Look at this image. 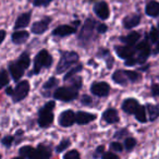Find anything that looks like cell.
Instances as JSON below:
<instances>
[{
  "mask_svg": "<svg viewBox=\"0 0 159 159\" xmlns=\"http://www.w3.org/2000/svg\"><path fill=\"white\" fill-rule=\"evenodd\" d=\"M139 107V104L136 99H134V98H126V99H124V102H122L121 108L125 113H129V115L133 113V115H134L135 111L137 110Z\"/></svg>",
  "mask_w": 159,
  "mask_h": 159,
  "instance_id": "18",
  "label": "cell"
},
{
  "mask_svg": "<svg viewBox=\"0 0 159 159\" xmlns=\"http://www.w3.org/2000/svg\"><path fill=\"white\" fill-rule=\"evenodd\" d=\"M126 130H123V131H119V132H117L116 133V135H115V137L116 139H120V137H122V136H124V135L126 134Z\"/></svg>",
  "mask_w": 159,
  "mask_h": 159,
  "instance_id": "44",
  "label": "cell"
},
{
  "mask_svg": "<svg viewBox=\"0 0 159 159\" xmlns=\"http://www.w3.org/2000/svg\"><path fill=\"white\" fill-rule=\"evenodd\" d=\"M13 92H14V89H12L11 86H8L7 89H6V94L9 96H12L13 95Z\"/></svg>",
  "mask_w": 159,
  "mask_h": 159,
  "instance_id": "45",
  "label": "cell"
},
{
  "mask_svg": "<svg viewBox=\"0 0 159 159\" xmlns=\"http://www.w3.org/2000/svg\"><path fill=\"white\" fill-rule=\"evenodd\" d=\"M12 159H23L22 157H14V158H12Z\"/></svg>",
  "mask_w": 159,
  "mask_h": 159,
  "instance_id": "48",
  "label": "cell"
},
{
  "mask_svg": "<svg viewBox=\"0 0 159 159\" xmlns=\"http://www.w3.org/2000/svg\"><path fill=\"white\" fill-rule=\"evenodd\" d=\"M13 141H14V137L13 136H11V135H7V136H5L2 139H1V143H2V145L5 146V147L9 148L10 146L12 145Z\"/></svg>",
  "mask_w": 159,
  "mask_h": 159,
  "instance_id": "36",
  "label": "cell"
},
{
  "mask_svg": "<svg viewBox=\"0 0 159 159\" xmlns=\"http://www.w3.org/2000/svg\"><path fill=\"white\" fill-rule=\"evenodd\" d=\"M149 39H150V42L154 43V44L159 42V29H157V27H155V26L152 27V30H150V32H149Z\"/></svg>",
  "mask_w": 159,
  "mask_h": 159,
  "instance_id": "29",
  "label": "cell"
},
{
  "mask_svg": "<svg viewBox=\"0 0 159 159\" xmlns=\"http://www.w3.org/2000/svg\"><path fill=\"white\" fill-rule=\"evenodd\" d=\"M5 38H6V31L5 30H1V43H3Z\"/></svg>",
  "mask_w": 159,
  "mask_h": 159,
  "instance_id": "46",
  "label": "cell"
},
{
  "mask_svg": "<svg viewBox=\"0 0 159 159\" xmlns=\"http://www.w3.org/2000/svg\"><path fill=\"white\" fill-rule=\"evenodd\" d=\"M145 13L148 16H152V18H157L159 16V2L156 0H149L147 3H146L145 7Z\"/></svg>",
  "mask_w": 159,
  "mask_h": 159,
  "instance_id": "21",
  "label": "cell"
},
{
  "mask_svg": "<svg viewBox=\"0 0 159 159\" xmlns=\"http://www.w3.org/2000/svg\"><path fill=\"white\" fill-rule=\"evenodd\" d=\"M136 50H137V52H139V58H137L139 63V64L145 63L147 58L149 57V55H150V46L147 40L145 39L139 43L136 46Z\"/></svg>",
  "mask_w": 159,
  "mask_h": 159,
  "instance_id": "13",
  "label": "cell"
},
{
  "mask_svg": "<svg viewBox=\"0 0 159 159\" xmlns=\"http://www.w3.org/2000/svg\"><path fill=\"white\" fill-rule=\"evenodd\" d=\"M97 116L94 115V113L85 112V111H79L76 113V123L82 125V124H87L89 122L96 120Z\"/></svg>",
  "mask_w": 159,
  "mask_h": 159,
  "instance_id": "20",
  "label": "cell"
},
{
  "mask_svg": "<svg viewBox=\"0 0 159 159\" xmlns=\"http://www.w3.org/2000/svg\"><path fill=\"white\" fill-rule=\"evenodd\" d=\"M154 53H155V55L159 53V42L156 43V48H155V50H154Z\"/></svg>",
  "mask_w": 159,
  "mask_h": 159,
  "instance_id": "47",
  "label": "cell"
},
{
  "mask_svg": "<svg viewBox=\"0 0 159 159\" xmlns=\"http://www.w3.org/2000/svg\"><path fill=\"white\" fill-rule=\"evenodd\" d=\"M30 38V34L26 31H16L11 36L12 43L16 45H22L26 43V40Z\"/></svg>",
  "mask_w": 159,
  "mask_h": 159,
  "instance_id": "23",
  "label": "cell"
},
{
  "mask_svg": "<svg viewBox=\"0 0 159 159\" xmlns=\"http://www.w3.org/2000/svg\"><path fill=\"white\" fill-rule=\"evenodd\" d=\"M139 38H141L139 33L133 31V32H131L130 34H128L126 36H122V37H120V40H121L123 44L129 45V46H134V45L139 42Z\"/></svg>",
  "mask_w": 159,
  "mask_h": 159,
  "instance_id": "24",
  "label": "cell"
},
{
  "mask_svg": "<svg viewBox=\"0 0 159 159\" xmlns=\"http://www.w3.org/2000/svg\"><path fill=\"white\" fill-rule=\"evenodd\" d=\"M102 159H119V156L113 154V152H105V154L102 155Z\"/></svg>",
  "mask_w": 159,
  "mask_h": 159,
  "instance_id": "38",
  "label": "cell"
},
{
  "mask_svg": "<svg viewBox=\"0 0 159 159\" xmlns=\"http://www.w3.org/2000/svg\"><path fill=\"white\" fill-rule=\"evenodd\" d=\"M115 50H116V53L119 56V58L124 59V60L134 58V55L137 52L136 47L129 46V45H126V46H116Z\"/></svg>",
  "mask_w": 159,
  "mask_h": 159,
  "instance_id": "12",
  "label": "cell"
},
{
  "mask_svg": "<svg viewBox=\"0 0 159 159\" xmlns=\"http://www.w3.org/2000/svg\"><path fill=\"white\" fill-rule=\"evenodd\" d=\"M9 84V76H8V73L5 69L1 70V73H0V85L1 87H6Z\"/></svg>",
  "mask_w": 159,
  "mask_h": 159,
  "instance_id": "30",
  "label": "cell"
},
{
  "mask_svg": "<svg viewBox=\"0 0 159 159\" xmlns=\"http://www.w3.org/2000/svg\"><path fill=\"white\" fill-rule=\"evenodd\" d=\"M50 22H51L50 16H45L44 19H42V20L35 22L31 27L32 33L36 34V35H42V34H44L45 32L48 30Z\"/></svg>",
  "mask_w": 159,
  "mask_h": 159,
  "instance_id": "11",
  "label": "cell"
},
{
  "mask_svg": "<svg viewBox=\"0 0 159 159\" xmlns=\"http://www.w3.org/2000/svg\"><path fill=\"white\" fill-rule=\"evenodd\" d=\"M91 92L98 97H105L110 92V86L106 82H95L92 84Z\"/></svg>",
  "mask_w": 159,
  "mask_h": 159,
  "instance_id": "14",
  "label": "cell"
},
{
  "mask_svg": "<svg viewBox=\"0 0 159 159\" xmlns=\"http://www.w3.org/2000/svg\"><path fill=\"white\" fill-rule=\"evenodd\" d=\"M31 16H32L31 11L24 12V13H22L20 16H18L16 23H14V30L18 31V30L26 27L27 25L30 24V22H31Z\"/></svg>",
  "mask_w": 159,
  "mask_h": 159,
  "instance_id": "19",
  "label": "cell"
},
{
  "mask_svg": "<svg viewBox=\"0 0 159 159\" xmlns=\"http://www.w3.org/2000/svg\"><path fill=\"white\" fill-rule=\"evenodd\" d=\"M30 89H31V86H30V83L27 82L26 80L25 81H20V82L16 83V86L14 87L13 95L11 96L13 102H22L29 95Z\"/></svg>",
  "mask_w": 159,
  "mask_h": 159,
  "instance_id": "9",
  "label": "cell"
},
{
  "mask_svg": "<svg viewBox=\"0 0 159 159\" xmlns=\"http://www.w3.org/2000/svg\"><path fill=\"white\" fill-rule=\"evenodd\" d=\"M107 31H108V26H107L106 24L102 23V24H98V25H97V33H99V34H105Z\"/></svg>",
  "mask_w": 159,
  "mask_h": 159,
  "instance_id": "41",
  "label": "cell"
},
{
  "mask_svg": "<svg viewBox=\"0 0 159 159\" xmlns=\"http://www.w3.org/2000/svg\"><path fill=\"white\" fill-rule=\"evenodd\" d=\"M82 69H83L82 64H77L76 66H74L72 70H70L66 75H64L63 80H64V81H68L69 79H72V77L74 76V75L76 74L77 72H81V71H82Z\"/></svg>",
  "mask_w": 159,
  "mask_h": 159,
  "instance_id": "27",
  "label": "cell"
},
{
  "mask_svg": "<svg viewBox=\"0 0 159 159\" xmlns=\"http://www.w3.org/2000/svg\"><path fill=\"white\" fill-rule=\"evenodd\" d=\"M96 25H98V24H96V22L93 20V19H87L79 34L80 42L81 43L89 42V40L92 39V37H93L95 30L97 31V26H96Z\"/></svg>",
  "mask_w": 159,
  "mask_h": 159,
  "instance_id": "8",
  "label": "cell"
},
{
  "mask_svg": "<svg viewBox=\"0 0 159 159\" xmlns=\"http://www.w3.org/2000/svg\"><path fill=\"white\" fill-rule=\"evenodd\" d=\"M102 119H104V121H106L107 123H109V124L117 123V122L119 121L118 111L113 108L107 109V110H105L104 113H102Z\"/></svg>",
  "mask_w": 159,
  "mask_h": 159,
  "instance_id": "22",
  "label": "cell"
},
{
  "mask_svg": "<svg viewBox=\"0 0 159 159\" xmlns=\"http://www.w3.org/2000/svg\"><path fill=\"white\" fill-rule=\"evenodd\" d=\"M94 12L100 20H107L110 16V10H109V6L106 1H99V2L95 3Z\"/></svg>",
  "mask_w": 159,
  "mask_h": 159,
  "instance_id": "15",
  "label": "cell"
},
{
  "mask_svg": "<svg viewBox=\"0 0 159 159\" xmlns=\"http://www.w3.org/2000/svg\"><path fill=\"white\" fill-rule=\"evenodd\" d=\"M158 29H159V21H158Z\"/></svg>",
  "mask_w": 159,
  "mask_h": 159,
  "instance_id": "49",
  "label": "cell"
},
{
  "mask_svg": "<svg viewBox=\"0 0 159 159\" xmlns=\"http://www.w3.org/2000/svg\"><path fill=\"white\" fill-rule=\"evenodd\" d=\"M55 0H33L34 7H47Z\"/></svg>",
  "mask_w": 159,
  "mask_h": 159,
  "instance_id": "35",
  "label": "cell"
},
{
  "mask_svg": "<svg viewBox=\"0 0 159 159\" xmlns=\"http://www.w3.org/2000/svg\"><path fill=\"white\" fill-rule=\"evenodd\" d=\"M63 159H81L79 152L76 149H72L70 152H66L63 156Z\"/></svg>",
  "mask_w": 159,
  "mask_h": 159,
  "instance_id": "34",
  "label": "cell"
},
{
  "mask_svg": "<svg viewBox=\"0 0 159 159\" xmlns=\"http://www.w3.org/2000/svg\"><path fill=\"white\" fill-rule=\"evenodd\" d=\"M20 155L26 159H50V148L45 144H39L36 148L32 146H23L19 149Z\"/></svg>",
  "mask_w": 159,
  "mask_h": 159,
  "instance_id": "2",
  "label": "cell"
},
{
  "mask_svg": "<svg viewBox=\"0 0 159 159\" xmlns=\"http://www.w3.org/2000/svg\"><path fill=\"white\" fill-rule=\"evenodd\" d=\"M70 82H71V86H73L74 89H80L82 87V77L81 76H75L70 79Z\"/></svg>",
  "mask_w": 159,
  "mask_h": 159,
  "instance_id": "33",
  "label": "cell"
},
{
  "mask_svg": "<svg viewBox=\"0 0 159 159\" xmlns=\"http://www.w3.org/2000/svg\"><path fill=\"white\" fill-rule=\"evenodd\" d=\"M141 79V73L136 72V71L117 70L112 74L113 82H116L119 85H126L128 83H136Z\"/></svg>",
  "mask_w": 159,
  "mask_h": 159,
  "instance_id": "6",
  "label": "cell"
},
{
  "mask_svg": "<svg viewBox=\"0 0 159 159\" xmlns=\"http://www.w3.org/2000/svg\"><path fill=\"white\" fill-rule=\"evenodd\" d=\"M104 150H105V147L104 146H98L97 148H96V150H95V155H94V157L95 158H97V157H99L100 155H104Z\"/></svg>",
  "mask_w": 159,
  "mask_h": 159,
  "instance_id": "43",
  "label": "cell"
},
{
  "mask_svg": "<svg viewBox=\"0 0 159 159\" xmlns=\"http://www.w3.org/2000/svg\"><path fill=\"white\" fill-rule=\"evenodd\" d=\"M136 146V139L134 137H128V139L124 141V148L129 152L133 149V148Z\"/></svg>",
  "mask_w": 159,
  "mask_h": 159,
  "instance_id": "31",
  "label": "cell"
},
{
  "mask_svg": "<svg viewBox=\"0 0 159 159\" xmlns=\"http://www.w3.org/2000/svg\"><path fill=\"white\" fill-rule=\"evenodd\" d=\"M58 122H59V125L62 126V128L72 126L73 123L76 122V115L72 110H66L60 113Z\"/></svg>",
  "mask_w": 159,
  "mask_h": 159,
  "instance_id": "10",
  "label": "cell"
},
{
  "mask_svg": "<svg viewBox=\"0 0 159 159\" xmlns=\"http://www.w3.org/2000/svg\"><path fill=\"white\" fill-rule=\"evenodd\" d=\"M56 107V102L50 100L40 108L38 112V124L40 128H49L53 122L55 116H53V108Z\"/></svg>",
  "mask_w": 159,
  "mask_h": 159,
  "instance_id": "4",
  "label": "cell"
},
{
  "mask_svg": "<svg viewBox=\"0 0 159 159\" xmlns=\"http://www.w3.org/2000/svg\"><path fill=\"white\" fill-rule=\"evenodd\" d=\"M79 60L80 57L75 51H62L61 56H60V60L57 64V68H56V72L58 74L64 73L73 64L77 63Z\"/></svg>",
  "mask_w": 159,
  "mask_h": 159,
  "instance_id": "5",
  "label": "cell"
},
{
  "mask_svg": "<svg viewBox=\"0 0 159 159\" xmlns=\"http://www.w3.org/2000/svg\"><path fill=\"white\" fill-rule=\"evenodd\" d=\"M142 16L139 13H133V14H129L125 18L123 19V26L126 30H131L136 27L137 25L141 23Z\"/></svg>",
  "mask_w": 159,
  "mask_h": 159,
  "instance_id": "17",
  "label": "cell"
},
{
  "mask_svg": "<svg viewBox=\"0 0 159 159\" xmlns=\"http://www.w3.org/2000/svg\"><path fill=\"white\" fill-rule=\"evenodd\" d=\"M77 95H79V89H74L73 86H63L56 89L53 93V98L61 100V102H69L76 99Z\"/></svg>",
  "mask_w": 159,
  "mask_h": 159,
  "instance_id": "7",
  "label": "cell"
},
{
  "mask_svg": "<svg viewBox=\"0 0 159 159\" xmlns=\"http://www.w3.org/2000/svg\"><path fill=\"white\" fill-rule=\"evenodd\" d=\"M92 102H93V99H92L89 95H83L82 98H81V102H82L83 105H85V106H87V105H91Z\"/></svg>",
  "mask_w": 159,
  "mask_h": 159,
  "instance_id": "39",
  "label": "cell"
},
{
  "mask_svg": "<svg viewBox=\"0 0 159 159\" xmlns=\"http://www.w3.org/2000/svg\"><path fill=\"white\" fill-rule=\"evenodd\" d=\"M146 107L144 106H141L139 105V107L137 108V110L135 111V118H136L137 121H139L141 123H145L146 121H147V116H146Z\"/></svg>",
  "mask_w": 159,
  "mask_h": 159,
  "instance_id": "26",
  "label": "cell"
},
{
  "mask_svg": "<svg viewBox=\"0 0 159 159\" xmlns=\"http://www.w3.org/2000/svg\"><path fill=\"white\" fill-rule=\"evenodd\" d=\"M52 62H53V59L50 56V53L48 52V50L42 49V50L35 56V59H34V68H33V70L30 72V75L39 74L42 69H49L51 66V64H52Z\"/></svg>",
  "mask_w": 159,
  "mask_h": 159,
  "instance_id": "3",
  "label": "cell"
},
{
  "mask_svg": "<svg viewBox=\"0 0 159 159\" xmlns=\"http://www.w3.org/2000/svg\"><path fill=\"white\" fill-rule=\"evenodd\" d=\"M152 95L154 96V97H157V96H159V84H156V83H154V84L152 85Z\"/></svg>",
  "mask_w": 159,
  "mask_h": 159,
  "instance_id": "40",
  "label": "cell"
},
{
  "mask_svg": "<svg viewBox=\"0 0 159 159\" xmlns=\"http://www.w3.org/2000/svg\"><path fill=\"white\" fill-rule=\"evenodd\" d=\"M136 63H139V60L134 59V58H131V59L125 60V62H124V64H125L126 66H135Z\"/></svg>",
  "mask_w": 159,
  "mask_h": 159,
  "instance_id": "42",
  "label": "cell"
},
{
  "mask_svg": "<svg viewBox=\"0 0 159 159\" xmlns=\"http://www.w3.org/2000/svg\"><path fill=\"white\" fill-rule=\"evenodd\" d=\"M70 145H71V141H70V139H63V141H61V143H60L59 145L57 146V148H56V152H63V150H66Z\"/></svg>",
  "mask_w": 159,
  "mask_h": 159,
  "instance_id": "32",
  "label": "cell"
},
{
  "mask_svg": "<svg viewBox=\"0 0 159 159\" xmlns=\"http://www.w3.org/2000/svg\"><path fill=\"white\" fill-rule=\"evenodd\" d=\"M58 81L56 77H50V79L47 81V82H45V84L43 85V91H48V89H51L52 87H55V86H57V84H58Z\"/></svg>",
  "mask_w": 159,
  "mask_h": 159,
  "instance_id": "28",
  "label": "cell"
},
{
  "mask_svg": "<svg viewBox=\"0 0 159 159\" xmlns=\"http://www.w3.org/2000/svg\"><path fill=\"white\" fill-rule=\"evenodd\" d=\"M110 149L113 150V152H122L123 150V146L119 142H113V143L110 144Z\"/></svg>",
  "mask_w": 159,
  "mask_h": 159,
  "instance_id": "37",
  "label": "cell"
},
{
  "mask_svg": "<svg viewBox=\"0 0 159 159\" xmlns=\"http://www.w3.org/2000/svg\"><path fill=\"white\" fill-rule=\"evenodd\" d=\"M74 33H76V27L68 24L59 25L52 31V35L58 36V37H66V36L72 35Z\"/></svg>",
  "mask_w": 159,
  "mask_h": 159,
  "instance_id": "16",
  "label": "cell"
},
{
  "mask_svg": "<svg viewBox=\"0 0 159 159\" xmlns=\"http://www.w3.org/2000/svg\"><path fill=\"white\" fill-rule=\"evenodd\" d=\"M146 109H147L148 112V119L150 121H155L157 118L159 117V106L158 105H152V104H148L146 105Z\"/></svg>",
  "mask_w": 159,
  "mask_h": 159,
  "instance_id": "25",
  "label": "cell"
},
{
  "mask_svg": "<svg viewBox=\"0 0 159 159\" xmlns=\"http://www.w3.org/2000/svg\"><path fill=\"white\" fill-rule=\"evenodd\" d=\"M30 63H31V58H30V53L26 51L23 52L16 61L10 62L8 69L14 82L18 83L19 80L24 75V71L30 66Z\"/></svg>",
  "mask_w": 159,
  "mask_h": 159,
  "instance_id": "1",
  "label": "cell"
}]
</instances>
